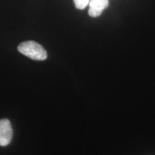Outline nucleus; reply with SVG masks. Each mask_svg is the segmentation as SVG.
<instances>
[{
	"label": "nucleus",
	"instance_id": "obj_2",
	"mask_svg": "<svg viewBox=\"0 0 155 155\" xmlns=\"http://www.w3.org/2000/svg\"><path fill=\"white\" fill-rule=\"evenodd\" d=\"M12 136L13 131L9 120L0 119V146L5 147L10 144Z\"/></svg>",
	"mask_w": 155,
	"mask_h": 155
},
{
	"label": "nucleus",
	"instance_id": "obj_4",
	"mask_svg": "<svg viewBox=\"0 0 155 155\" xmlns=\"http://www.w3.org/2000/svg\"><path fill=\"white\" fill-rule=\"evenodd\" d=\"M90 0H74L75 7L78 9H83L89 4Z\"/></svg>",
	"mask_w": 155,
	"mask_h": 155
},
{
	"label": "nucleus",
	"instance_id": "obj_1",
	"mask_svg": "<svg viewBox=\"0 0 155 155\" xmlns=\"http://www.w3.org/2000/svg\"><path fill=\"white\" fill-rule=\"evenodd\" d=\"M19 52L35 61H45L48 57L45 49L35 41L23 42L19 45Z\"/></svg>",
	"mask_w": 155,
	"mask_h": 155
},
{
	"label": "nucleus",
	"instance_id": "obj_3",
	"mask_svg": "<svg viewBox=\"0 0 155 155\" xmlns=\"http://www.w3.org/2000/svg\"><path fill=\"white\" fill-rule=\"evenodd\" d=\"M108 0H90V8L88 14L91 17H96L102 14L103 10L106 9L108 6Z\"/></svg>",
	"mask_w": 155,
	"mask_h": 155
}]
</instances>
